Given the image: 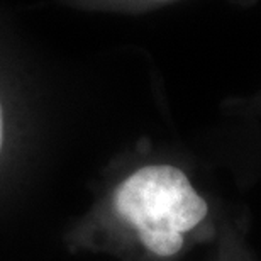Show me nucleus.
Returning <instances> with one entry per match:
<instances>
[{"instance_id": "obj_1", "label": "nucleus", "mask_w": 261, "mask_h": 261, "mask_svg": "<svg viewBox=\"0 0 261 261\" xmlns=\"http://www.w3.org/2000/svg\"><path fill=\"white\" fill-rule=\"evenodd\" d=\"M112 208L141 246L160 259L176 258L195 241H216L222 222L173 165H148L130 173L114 190Z\"/></svg>"}, {"instance_id": "obj_2", "label": "nucleus", "mask_w": 261, "mask_h": 261, "mask_svg": "<svg viewBox=\"0 0 261 261\" xmlns=\"http://www.w3.org/2000/svg\"><path fill=\"white\" fill-rule=\"evenodd\" d=\"M219 239H221L227 261H254L249 254L243 234L232 226L227 219H222L221 229H219Z\"/></svg>"}, {"instance_id": "obj_3", "label": "nucleus", "mask_w": 261, "mask_h": 261, "mask_svg": "<svg viewBox=\"0 0 261 261\" xmlns=\"http://www.w3.org/2000/svg\"><path fill=\"white\" fill-rule=\"evenodd\" d=\"M214 261H227V256H226V251H224V246L221 243V239H216V258H214Z\"/></svg>"}, {"instance_id": "obj_4", "label": "nucleus", "mask_w": 261, "mask_h": 261, "mask_svg": "<svg viewBox=\"0 0 261 261\" xmlns=\"http://www.w3.org/2000/svg\"><path fill=\"white\" fill-rule=\"evenodd\" d=\"M2 134H4V124H2V109H0V146H2Z\"/></svg>"}]
</instances>
